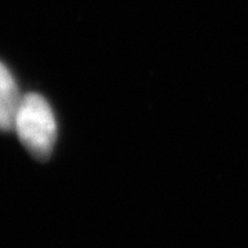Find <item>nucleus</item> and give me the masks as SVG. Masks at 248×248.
Wrapping results in <instances>:
<instances>
[{
  "mask_svg": "<svg viewBox=\"0 0 248 248\" xmlns=\"http://www.w3.org/2000/svg\"><path fill=\"white\" fill-rule=\"evenodd\" d=\"M19 141L37 159H47L57 140V122L48 102L39 94H27L19 104L14 128Z\"/></svg>",
  "mask_w": 248,
  "mask_h": 248,
  "instance_id": "obj_1",
  "label": "nucleus"
},
{
  "mask_svg": "<svg viewBox=\"0 0 248 248\" xmlns=\"http://www.w3.org/2000/svg\"><path fill=\"white\" fill-rule=\"evenodd\" d=\"M22 97L10 71L0 62V130L14 128V120Z\"/></svg>",
  "mask_w": 248,
  "mask_h": 248,
  "instance_id": "obj_2",
  "label": "nucleus"
}]
</instances>
